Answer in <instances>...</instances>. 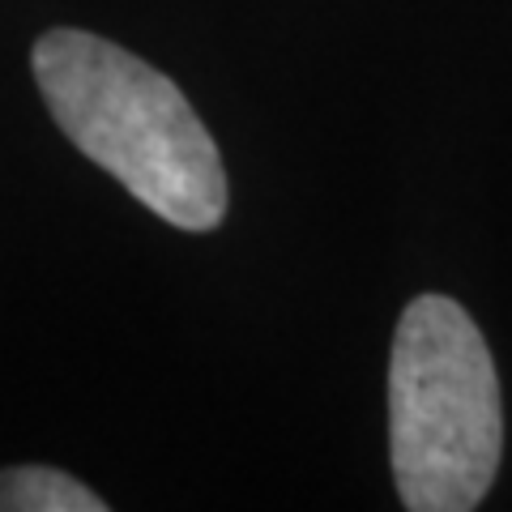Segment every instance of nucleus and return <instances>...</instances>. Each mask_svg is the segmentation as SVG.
<instances>
[{"mask_svg": "<svg viewBox=\"0 0 512 512\" xmlns=\"http://www.w3.org/2000/svg\"><path fill=\"white\" fill-rule=\"evenodd\" d=\"M35 82L64 137L180 231L227 218V167L184 90L90 30H47Z\"/></svg>", "mask_w": 512, "mask_h": 512, "instance_id": "1", "label": "nucleus"}, {"mask_svg": "<svg viewBox=\"0 0 512 512\" xmlns=\"http://www.w3.org/2000/svg\"><path fill=\"white\" fill-rule=\"evenodd\" d=\"M389 453L410 512H470L504 457V402L474 316L448 295H419L389 355Z\"/></svg>", "mask_w": 512, "mask_h": 512, "instance_id": "2", "label": "nucleus"}, {"mask_svg": "<svg viewBox=\"0 0 512 512\" xmlns=\"http://www.w3.org/2000/svg\"><path fill=\"white\" fill-rule=\"evenodd\" d=\"M0 512H107V500L64 470L13 466L0 470Z\"/></svg>", "mask_w": 512, "mask_h": 512, "instance_id": "3", "label": "nucleus"}]
</instances>
